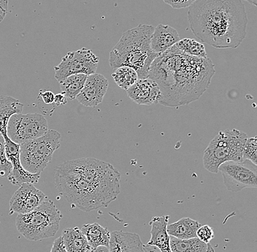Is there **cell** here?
<instances>
[{
    "instance_id": "cell-1",
    "label": "cell",
    "mask_w": 257,
    "mask_h": 252,
    "mask_svg": "<svg viewBox=\"0 0 257 252\" xmlns=\"http://www.w3.org/2000/svg\"><path fill=\"white\" fill-rule=\"evenodd\" d=\"M120 179V173L112 165L92 158L64 162L54 174L58 192L84 211L107 207L116 200Z\"/></svg>"
},
{
    "instance_id": "cell-2",
    "label": "cell",
    "mask_w": 257,
    "mask_h": 252,
    "mask_svg": "<svg viewBox=\"0 0 257 252\" xmlns=\"http://www.w3.org/2000/svg\"><path fill=\"white\" fill-rule=\"evenodd\" d=\"M215 72L214 64L208 58L187 55L174 46L156 58L149 78L160 87L159 104L178 107L198 100Z\"/></svg>"
},
{
    "instance_id": "cell-3",
    "label": "cell",
    "mask_w": 257,
    "mask_h": 252,
    "mask_svg": "<svg viewBox=\"0 0 257 252\" xmlns=\"http://www.w3.org/2000/svg\"><path fill=\"white\" fill-rule=\"evenodd\" d=\"M191 30L216 48H237L246 36L248 17L241 0H197L189 8Z\"/></svg>"
},
{
    "instance_id": "cell-4",
    "label": "cell",
    "mask_w": 257,
    "mask_h": 252,
    "mask_svg": "<svg viewBox=\"0 0 257 252\" xmlns=\"http://www.w3.org/2000/svg\"><path fill=\"white\" fill-rule=\"evenodd\" d=\"M154 27L140 24L125 32L118 43L110 53L109 63L113 70L120 67L134 69L139 79L149 78L151 66L159 55L151 48Z\"/></svg>"
},
{
    "instance_id": "cell-5",
    "label": "cell",
    "mask_w": 257,
    "mask_h": 252,
    "mask_svg": "<svg viewBox=\"0 0 257 252\" xmlns=\"http://www.w3.org/2000/svg\"><path fill=\"white\" fill-rule=\"evenodd\" d=\"M246 134L237 129L220 131L210 141L203 155V165L209 172L217 173L223 163L229 161H242Z\"/></svg>"
},
{
    "instance_id": "cell-6",
    "label": "cell",
    "mask_w": 257,
    "mask_h": 252,
    "mask_svg": "<svg viewBox=\"0 0 257 252\" xmlns=\"http://www.w3.org/2000/svg\"><path fill=\"white\" fill-rule=\"evenodd\" d=\"M62 215L51 200H46L31 212L18 214V231L27 240L38 241L55 236Z\"/></svg>"
},
{
    "instance_id": "cell-7",
    "label": "cell",
    "mask_w": 257,
    "mask_h": 252,
    "mask_svg": "<svg viewBox=\"0 0 257 252\" xmlns=\"http://www.w3.org/2000/svg\"><path fill=\"white\" fill-rule=\"evenodd\" d=\"M20 160L22 166L29 172H43L53 158V155L61 147V134L55 130L39 138L21 144Z\"/></svg>"
},
{
    "instance_id": "cell-8",
    "label": "cell",
    "mask_w": 257,
    "mask_h": 252,
    "mask_svg": "<svg viewBox=\"0 0 257 252\" xmlns=\"http://www.w3.org/2000/svg\"><path fill=\"white\" fill-rule=\"evenodd\" d=\"M48 131L47 120L38 113L14 114L10 118L7 126L10 139L20 145L43 136Z\"/></svg>"
},
{
    "instance_id": "cell-9",
    "label": "cell",
    "mask_w": 257,
    "mask_h": 252,
    "mask_svg": "<svg viewBox=\"0 0 257 252\" xmlns=\"http://www.w3.org/2000/svg\"><path fill=\"white\" fill-rule=\"evenodd\" d=\"M218 171L222 173L228 190L237 192L245 188L257 189V166L248 159L223 163Z\"/></svg>"
},
{
    "instance_id": "cell-10",
    "label": "cell",
    "mask_w": 257,
    "mask_h": 252,
    "mask_svg": "<svg viewBox=\"0 0 257 252\" xmlns=\"http://www.w3.org/2000/svg\"><path fill=\"white\" fill-rule=\"evenodd\" d=\"M99 64V58L87 48L69 52L56 66L55 78L59 83L67 77L77 74L90 75L95 74Z\"/></svg>"
},
{
    "instance_id": "cell-11",
    "label": "cell",
    "mask_w": 257,
    "mask_h": 252,
    "mask_svg": "<svg viewBox=\"0 0 257 252\" xmlns=\"http://www.w3.org/2000/svg\"><path fill=\"white\" fill-rule=\"evenodd\" d=\"M5 139L6 157L12 165V169L8 175V180L14 185H22L26 183L37 184L40 178V173H32L24 168L20 160V144L14 142L8 136L7 130L2 131Z\"/></svg>"
},
{
    "instance_id": "cell-12",
    "label": "cell",
    "mask_w": 257,
    "mask_h": 252,
    "mask_svg": "<svg viewBox=\"0 0 257 252\" xmlns=\"http://www.w3.org/2000/svg\"><path fill=\"white\" fill-rule=\"evenodd\" d=\"M48 197L33 184L20 186L10 200V214H25L31 212L47 200Z\"/></svg>"
},
{
    "instance_id": "cell-13",
    "label": "cell",
    "mask_w": 257,
    "mask_h": 252,
    "mask_svg": "<svg viewBox=\"0 0 257 252\" xmlns=\"http://www.w3.org/2000/svg\"><path fill=\"white\" fill-rule=\"evenodd\" d=\"M108 88V80L100 74L88 75L76 99L85 107H95L102 102Z\"/></svg>"
},
{
    "instance_id": "cell-14",
    "label": "cell",
    "mask_w": 257,
    "mask_h": 252,
    "mask_svg": "<svg viewBox=\"0 0 257 252\" xmlns=\"http://www.w3.org/2000/svg\"><path fill=\"white\" fill-rule=\"evenodd\" d=\"M128 97L139 105L149 106L160 101V88L149 78L139 79L126 91Z\"/></svg>"
},
{
    "instance_id": "cell-15",
    "label": "cell",
    "mask_w": 257,
    "mask_h": 252,
    "mask_svg": "<svg viewBox=\"0 0 257 252\" xmlns=\"http://www.w3.org/2000/svg\"><path fill=\"white\" fill-rule=\"evenodd\" d=\"M180 40L176 30L168 25L159 24L154 28L151 38V48L157 55L166 52Z\"/></svg>"
},
{
    "instance_id": "cell-16",
    "label": "cell",
    "mask_w": 257,
    "mask_h": 252,
    "mask_svg": "<svg viewBox=\"0 0 257 252\" xmlns=\"http://www.w3.org/2000/svg\"><path fill=\"white\" fill-rule=\"evenodd\" d=\"M110 252H145L144 245L138 234L114 231L110 234Z\"/></svg>"
},
{
    "instance_id": "cell-17",
    "label": "cell",
    "mask_w": 257,
    "mask_h": 252,
    "mask_svg": "<svg viewBox=\"0 0 257 252\" xmlns=\"http://www.w3.org/2000/svg\"><path fill=\"white\" fill-rule=\"evenodd\" d=\"M170 216H155L149 222L152 227L150 240L147 245L157 247L161 252H172L170 249V236L167 227Z\"/></svg>"
},
{
    "instance_id": "cell-18",
    "label": "cell",
    "mask_w": 257,
    "mask_h": 252,
    "mask_svg": "<svg viewBox=\"0 0 257 252\" xmlns=\"http://www.w3.org/2000/svg\"><path fill=\"white\" fill-rule=\"evenodd\" d=\"M62 240L68 252H88L91 247L81 229L78 227L64 229L62 232Z\"/></svg>"
},
{
    "instance_id": "cell-19",
    "label": "cell",
    "mask_w": 257,
    "mask_h": 252,
    "mask_svg": "<svg viewBox=\"0 0 257 252\" xmlns=\"http://www.w3.org/2000/svg\"><path fill=\"white\" fill-rule=\"evenodd\" d=\"M200 226L201 224L198 221L191 218L185 217L173 224H169L167 227V230L170 236L187 240L197 237V231Z\"/></svg>"
},
{
    "instance_id": "cell-20",
    "label": "cell",
    "mask_w": 257,
    "mask_h": 252,
    "mask_svg": "<svg viewBox=\"0 0 257 252\" xmlns=\"http://www.w3.org/2000/svg\"><path fill=\"white\" fill-rule=\"evenodd\" d=\"M81 231L91 248H96L100 245L109 247L111 233L106 227H102L98 223H92L84 224L82 227Z\"/></svg>"
},
{
    "instance_id": "cell-21",
    "label": "cell",
    "mask_w": 257,
    "mask_h": 252,
    "mask_svg": "<svg viewBox=\"0 0 257 252\" xmlns=\"http://www.w3.org/2000/svg\"><path fill=\"white\" fill-rule=\"evenodd\" d=\"M24 104L15 98L8 96H0V132L7 130L10 118L14 114L22 113Z\"/></svg>"
},
{
    "instance_id": "cell-22",
    "label": "cell",
    "mask_w": 257,
    "mask_h": 252,
    "mask_svg": "<svg viewBox=\"0 0 257 252\" xmlns=\"http://www.w3.org/2000/svg\"><path fill=\"white\" fill-rule=\"evenodd\" d=\"M87 76L84 74H77L67 77L59 83L62 94L70 100L76 99L84 86Z\"/></svg>"
},
{
    "instance_id": "cell-23",
    "label": "cell",
    "mask_w": 257,
    "mask_h": 252,
    "mask_svg": "<svg viewBox=\"0 0 257 252\" xmlns=\"http://www.w3.org/2000/svg\"><path fill=\"white\" fill-rule=\"evenodd\" d=\"M208 244L198 237L182 240L170 236V249L172 252H206Z\"/></svg>"
},
{
    "instance_id": "cell-24",
    "label": "cell",
    "mask_w": 257,
    "mask_h": 252,
    "mask_svg": "<svg viewBox=\"0 0 257 252\" xmlns=\"http://www.w3.org/2000/svg\"><path fill=\"white\" fill-rule=\"evenodd\" d=\"M112 77L117 86L124 91H127L139 80L136 70L128 67H118L112 74Z\"/></svg>"
},
{
    "instance_id": "cell-25",
    "label": "cell",
    "mask_w": 257,
    "mask_h": 252,
    "mask_svg": "<svg viewBox=\"0 0 257 252\" xmlns=\"http://www.w3.org/2000/svg\"><path fill=\"white\" fill-rule=\"evenodd\" d=\"M175 46L181 52L187 55L204 58V59L208 58L205 46L197 40L185 38V39L180 40Z\"/></svg>"
},
{
    "instance_id": "cell-26",
    "label": "cell",
    "mask_w": 257,
    "mask_h": 252,
    "mask_svg": "<svg viewBox=\"0 0 257 252\" xmlns=\"http://www.w3.org/2000/svg\"><path fill=\"white\" fill-rule=\"evenodd\" d=\"M12 169V165L6 157L5 139L0 133V177H8Z\"/></svg>"
},
{
    "instance_id": "cell-27",
    "label": "cell",
    "mask_w": 257,
    "mask_h": 252,
    "mask_svg": "<svg viewBox=\"0 0 257 252\" xmlns=\"http://www.w3.org/2000/svg\"><path fill=\"white\" fill-rule=\"evenodd\" d=\"M243 158L248 159L257 166V136L248 138L244 148Z\"/></svg>"
},
{
    "instance_id": "cell-28",
    "label": "cell",
    "mask_w": 257,
    "mask_h": 252,
    "mask_svg": "<svg viewBox=\"0 0 257 252\" xmlns=\"http://www.w3.org/2000/svg\"><path fill=\"white\" fill-rule=\"evenodd\" d=\"M197 237L205 243H210V240L214 237V232L211 227L206 225L200 226L197 231Z\"/></svg>"
},
{
    "instance_id": "cell-29",
    "label": "cell",
    "mask_w": 257,
    "mask_h": 252,
    "mask_svg": "<svg viewBox=\"0 0 257 252\" xmlns=\"http://www.w3.org/2000/svg\"><path fill=\"white\" fill-rule=\"evenodd\" d=\"M164 3L174 9L189 8L197 0H163Z\"/></svg>"
},
{
    "instance_id": "cell-30",
    "label": "cell",
    "mask_w": 257,
    "mask_h": 252,
    "mask_svg": "<svg viewBox=\"0 0 257 252\" xmlns=\"http://www.w3.org/2000/svg\"><path fill=\"white\" fill-rule=\"evenodd\" d=\"M51 252H68L64 246L62 236L57 237L54 240Z\"/></svg>"
},
{
    "instance_id": "cell-31",
    "label": "cell",
    "mask_w": 257,
    "mask_h": 252,
    "mask_svg": "<svg viewBox=\"0 0 257 252\" xmlns=\"http://www.w3.org/2000/svg\"><path fill=\"white\" fill-rule=\"evenodd\" d=\"M40 96H41L43 102L46 103V104H53L54 102V98L55 95L53 94V92L49 91H42L40 92Z\"/></svg>"
},
{
    "instance_id": "cell-32",
    "label": "cell",
    "mask_w": 257,
    "mask_h": 252,
    "mask_svg": "<svg viewBox=\"0 0 257 252\" xmlns=\"http://www.w3.org/2000/svg\"><path fill=\"white\" fill-rule=\"evenodd\" d=\"M8 13V0H0V23Z\"/></svg>"
},
{
    "instance_id": "cell-33",
    "label": "cell",
    "mask_w": 257,
    "mask_h": 252,
    "mask_svg": "<svg viewBox=\"0 0 257 252\" xmlns=\"http://www.w3.org/2000/svg\"><path fill=\"white\" fill-rule=\"evenodd\" d=\"M54 104L56 106H62L67 104V98L65 97L64 94H59L55 95L54 98Z\"/></svg>"
},
{
    "instance_id": "cell-34",
    "label": "cell",
    "mask_w": 257,
    "mask_h": 252,
    "mask_svg": "<svg viewBox=\"0 0 257 252\" xmlns=\"http://www.w3.org/2000/svg\"><path fill=\"white\" fill-rule=\"evenodd\" d=\"M88 252H110L109 247L100 245V246L96 247V248H91Z\"/></svg>"
},
{
    "instance_id": "cell-35",
    "label": "cell",
    "mask_w": 257,
    "mask_h": 252,
    "mask_svg": "<svg viewBox=\"0 0 257 252\" xmlns=\"http://www.w3.org/2000/svg\"><path fill=\"white\" fill-rule=\"evenodd\" d=\"M144 250L145 252H161L157 247L147 244L144 245Z\"/></svg>"
},
{
    "instance_id": "cell-36",
    "label": "cell",
    "mask_w": 257,
    "mask_h": 252,
    "mask_svg": "<svg viewBox=\"0 0 257 252\" xmlns=\"http://www.w3.org/2000/svg\"><path fill=\"white\" fill-rule=\"evenodd\" d=\"M206 252H215L214 249H213V246L210 244V243L208 244V249H207Z\"/></svg>"
},
{
    "instance_id": "cell-37",
    "label": "cell",
    "mask_w": 257,
    "mask_h": 252,
    "mask_svg": "<svg viewBox=\"0 0 257 252\" xmlns=\"http://www.w3.org/2000/svg\"><path fill=\"white\" fill-rule=\"evenodd\" d=\"M245 1L248 2L250 4L253 5V6L257 7V0H245Z\"/></svg>"
}]
</instances>
